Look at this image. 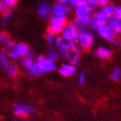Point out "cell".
<instances>
[{
  "instance_id": "cell-1",
  "label": "cell",
  "mask_w": 121,
  "mask_h": 121,
  "mask_svg": "<svg viewBox=\"0 0 121 121\" xmlns=\"http://www.w3.org/2000/svg\"><path fill=\"white\" fill-rule=\"evenodd\" d=\"M79 34L77 43L82 49L88 50L94 43V35L90 31H87L85 27H78Z\"/></svg>"
},
{
  "instance_id": "cell-2",
  "label": "cell",
  "mask_w": 121,
  "mask_h": 121,
  "mask_svg": "<svg viewBox=\"0 0 121 121\" xmlns=\"http://www.w3.org/2000/svg\"><path fill=\"white\" fill-rule=\"evenodd\" d=\"M66 27V17H52L49 23V31L54 34L62 32Z\"/></svg>"
},
{
  "instance_id": "cell-3",
  "label": "cell",
  "mask_w": 121,
  "mask_h": 121,
  "mask_svg": "<svg viewBox=\"0 0 121 121\" xmlns=\"http://www.w3.org/2000/svg\"><path fill=\"white\" fill-rule=\"evenodd\" d=\"M35 112V109L29 105L16 104L14 106V113L19 118H26L29 115H32Z\"/></svg>"
},
{
  "instance_id": "cell-4",
  "label": "cell",
  "mask_w": 121,
  "mask_h": 121,
  "mask_svg": "<svg viewBox=\"0 0 121 121\" xmlns=\"http://www.w3.org/2000/svg\"><path fill=\"white\" fill-rule=\"evenodd\" d=\"M91 17H92V22H91L90 27L93 30H97L99 26L106 24L109 20V18L101 10L93 13Z\"/></svg>"
},
{
  "instance_id": "cell-5",
  "label": "cell",
  "mask_w": 121,
  "mask_h": 121,
  "mask_svg": "<svg viewBox=\"0 0 121 121\" xmlns=\"http://www.w3.org/2000/svg\"><path fill=\"white\" fill-rule=\"evenodd\" d=\"M35 62L42 67L44 73L53 72V71L57 69L56 61L48 60V59H47L44 56H38L37 58H36V60H35Z\"/></svg>"
},
{
  "instance_id": "cell-6",
  "label": "cell",
  "mask_w": 121,
  "mask_h": 121,
  "mask_svg": "<svg viewBox=\"0 0 121 121\" xmlns=\"http://www.w3.org/2000/svg\"><path fill=\"white\" fill-rule=\"evenodd\" d=\"M97 33L98 35L100 36L102 39L106 41H108V42H111L114 37H115V33L112 30L109 25L106 23V24H104V25L99 26L98 29H97Z\"/></svg>"
},
{
  "instance_id": "cell-7",
  "label": "cell",
  "mask_w": 121,
  "mask_h": 121,
  "mask_svg": "<svg viewBox=\"0 0 121 121\" xmlns=\"http://www.w3.org/2000/svg\"><path fill=\"white\" fill-rule=\"evenodd\" d=\"M58 49L61 57L65 60H67V61H68V60L70 61V60L73 57L72 56V55H73V53H72V48H71L70 44L64 41Z\"/></svg>"
},
{
  "instance_id": "cell-8",
  "label": "cell",
  "mask_w": 121,
  "mask_h": 121,
  "mask_svg": "<svg viewBox=\"0 0 121 121\" xmlns=\"http://www.w3.org/2000/svg\"><path fill=\"white\" fill-rule=\"evenodd\" d=\"M94 56L102 60H108L112 56V50L106 47H99L94 50Z\"/></svg>"
},
{
  "instance_id": "cell-9",
  "label": "cell",
  "mask_w": 121,
  "mask_h": 121,
  "mask_svg": "<svg viewBox=\"0 0 121 121\" xmlns=\"http://www.w3.org/2000/svg\"><path fill=\"white\" fill-rule=\"evenodd\" d=\"M67 10H66L65 5L61 4L60 3H57L54 5L51 10V14L53 17H66L67 16Z\"/></svg>"
},
{
  "instance_id": "cell-10",
  "label": "cell",
  "mask_w": 121,
  "mask_h": 121,
  "mask_svg": "<svg viewBox=\"0 0 121 121\" xmlns=\"http://www.w3.org/2000/svg\"><path fill=\"white\" fill-rule=\"evenodd\" d=\"M59 73L62 76L65 77H70L76 73V68L72 64H63L60 68H59Z\"/></svg>"
},
{
  "instance_id": "cell-11",
  "label": "cell",
  "mask_w": 121,
  "mask_h": 121,
  "mask_svg": "<svg viewBox=\"0 0 121 121\" xmlns=\"http://www.w3.org/2000/svg\"><path fill=\"white\" fill-rule=\"evenodd\" d=\"M92 22V17L90 15H78L75 17L76 25L78 27H86L90 26Z\"/></svg>"
},
{
  "instance_id": "cell-12",
  "label": "cell",
  "mask_w": 121,
  "mask_h": 121,
  "mask_svg": "<svg viewBox=\"0 0 121 121\" xmlns=\"http://www.w3.org/2000/svg\"><path fill=\"white\" fill-rule=\"evenodd\" d=\"M109 27L113 30L114 33L117 35H121V20H116L114 18H110L107 22Z\"/></svg>"
},
{
  "instance_id": "cell-13",
  "label": "cell",
  "mask_w": 121,
  "mask_h": 121,
  "mask_svg": "<svg viewBox=\"0 0 121 121\" xmlns=\"http://www.w3.org/2000/svg\"><path fill=\"white\" fill-rule=\"evenodd\" d=\"M15 48H16V50L17 51V53H18V55L20 56V57H22V56H23V57H25V56H27V55L30 52L28 45L23 43H17L15 46Z\"/></svg>"
},
{
  "instance_id": "cell-14",
  "label": "cell",
  "mask_w": 121,
  "mask_h": 121,
  "mask_svg": "<svg viewBox=\"0 0 121 121\" xmlns=\"http://www.w3.org/2000/svg\"><path fill=\"white\" fill-rule=\"evenodd\" d=\"M49 11H50V7L48 3L45 1L41 3L38 8V14L43 18H46L49 14Z\"/></svg>"
},
{
  "instance_id": "cell-15",
  "label": "cell",
  "mask_w": 121,
  "mask_h": 121,
  "mask_svg": "<svg viewBox=\"0 0 121 121\" xmlns=\"http://www.w3.org/2000/svg\"><path fill=\"white\" fill-rule=\"evenodd\" d=\"M93 11V9L88 4L80 6V7L75 8V14L78 15H91Z\"/></svg>"
},
{
  "instance_id": "cell-16",
  "label": "cell",
  "mask_w": 121,
  "mask_h": 121,
  "mask_svg": "<svg viewBox=\"0 0 121 121\" xmlns=\"http://www.w3.org/2000/svg\"><path fill=\"white\" fill-rule=\"evenodd\" d=\"M61 37L63 38V40L65 41V42H67V43H68L69 44L75 43L73 41V35L71 34V31L69 30V28H68V27H65V29L62 30V32H61Z\"/></svg>"
},
{
  "instance_id": "cell-17",
  "label": "cell",
  "mask_w": 121,
  "mask_h": 121,
  "mask_svg": "<svg viewBox=\"0 0 121 121\" xmlns=\"http://www.w3.org/2000/svg\"><path fill=\"white\" fill-rule=\"evenodd\" d=\"M44 73L43 70V68L39 64L35 62L34 64V66L32 67V68L29 71V75L30 76H40Z\"/></svg>"
},
{
  "instance_id": "cell-18",
  "label": "cell",
  "mask_w": 121,
  "mask_h": 121,
  "mask_svg": "<svg viewBox=\"0 0 121 121\" xmlns=\"http://www.w3.org/2000/svg\"><path fill=\"white\" fill-rule=\"evenodd\" d=\"M21 64L23 66V68L27 71H30L32 67L34 66L35 62H34V59L30 58V57H28V56H25L23 57L22 61H21Z\"/></svg>"
},
{
  "instance_id": "cell-19",
  "label": "cell",
  "mask_w": 121,
  "mask_h": 121,
  "mask_svg": "<svg viewBox=\"0 0 121 121\" xmlns=\"http://www.w3.org/2000/svg\"><path fill=\"white\" fill-rule=\"evenodd\" d=\"M5 73L8 76L10 77H14L18 73V68L16 64H9V65L5 68Z\"/></svg>"
},
{
  "instance_id": "cell-20",
  "label": "cell",
  "mask_w": 121,
  "mask_h": 121,
  "mask_svg": "<svg viewBox=\"0 0 121 121\" xmlns=\"http://www.w3.org/2000/svg\"><path fill=\"white\" fill-rule=\"evenodd\" d=\"M68 28L71 31V34L73 35V41L77 43V39H78V34H79V29H78V26L76 25L75 23H73V22H71L69 23L68 24Z\"/></svg>"
},
{
  "instance_id": "cell-21",
  "label": "cell",
  "mask_w": 121,
  "mask_h": 121,
  "mask_svg": "<svg viewBox=\"0 0 121 121\" xmlns=\"http://www.w3.org/2000/svg\"><path fill=\"white\" fill-rule=\"evenodd\" d=\"M113 10H114V7L112 6V4H106L105 6L102 7L101 9V11L105 14V15L107 17L110 19V18L112 17V14H113Z\"/></svg>"
},
{
  "instance_id": "cell-22",
  "label": "cell",
  "mask_w": 121,
  "mask_h": 121,
  "mask_svg": "<svg viewBox=\"0 0 121 121\" xmlns=\"http://www.w3.org/2000/svg\"><path fill=\"white\" fill-rule=\"evenodd\" d=\"M9 57L5 53L0 51V68H4L9 65Z\"/></svg>"
},
{
  "instance_id": "cell-23",
  "label": "cell",
  "mask_w": 121,
  "mask_h": 121,
  "mask_svg": "<svg viewBox=\"0 0 121 121\" xmlns=\"http://www.w3.org/2000/svg\"><path fill=\"white\" fill-rule=\"evenodd\" d=\"M59 55L57 53V51L55 50V49H49L47 52V55H46V58L50 60H53V61H56V60H59Z\"/></svg>"
},
{
  "instance_id": "cell-24",
  "label": "cell",
  "mask_w": 121,
  "mask_h": 121,
  "mask_svg": "<svg viewBox=\"0 0 121 121\" xmlns=\"http://www.w3.org/2000/svg\"><path fill=\"white\" fill-rule=\"evenodd\" d=\"M70 45H71V48H72V53H73V56L80 57L81 53H82V48L77 44V43H71Z\"/></svg>"
},
{
  "instance_id": "cell-25",
  "label": "cell",
  "mask_w": 121,
  "mask_h": 121,
  "mask_svg": "<svg viewBox=\"0 0 121 121\" xmlns=\"http://www.w3.org/2000/svg\"><path fill=\"white\" fill-rule=\"evenodd\" d=\"M7 56L10 60H14V61H17V60H19V58H20V56L18 55L17 51L16 50L15 48H11V49H9Z\"/></svg>"
},
{
  "instance_id": "cell-26",
  "label": "cell",
  "mask_w": 121,
  "mask_h": 121,
  "mask_svg": "<svg viewBox=\"0 0 121 121\" xmlns=\"http://www.w3.org/2000/svg\"><path fill=\"white\" fill-rule=\"evenodd\" d=\"M68 4L71 5V7L77 8L87 4V0H69Z\"/></svg>"
},
{
  "instance_id": "cell-27",
  "label": "cell",
  "mask_w": 121,
  "mask_h": 121,
  "mask_svg": "<svg viewBox=\"0 0 121 121\" xmlns=\"http://www.w3.org/2000/svg\"><path fill=\"white\" fill-rule=\"evenodd\" d=\"M120 75H121V70L119 69V68H114L113 70H112V72L111 73V75H110V77H111V79L112 80V81H119V78H120Z\"/></svg>"
},
{
  "instance_id": "cell-28",
  "label": "cell",
  "mask_w": 121,
  "mask_h": 121,
  "mask_svg": "<svg viewBox=\"0 0 121 121\" xmlns=\"http://www.w3.org/2000/svg\"><path fill=\"white\" fill-rule=\"evenodd\" d=\"M112 18L116 20H121V5H118L116 7H114Z\"/></svg>"
},
{
  "instance_id": "cell-29",
  "label": "cell",
  "mask_w": 121,
  "mask_h": 121,
  "mask_svg": "<svg viewBox=\"0 0 121 121\" xmlns=\"http://www.w3.org/2000/svg\"><path fill=\"white\" fill-rule=\"evenodd\" d=\"M56 34H54L52 32H49L47 34V36H46V41H47V43L48 45H54V43H55V40H56Z\"/></svg>"
},
{
  "instance_id": "cell-30",
  "label": "cell",
  "mask_w": 121,
  "mask_h": 121,
  "mask_svg": "<svg viewBox=\"0 0 121 121\" xmlns=\"http://www.w3.org/2000/svg\"><path fill=\"white\" fill-rule=\"evenodd\" d=\"M2 1H3V3H4V4L6 9L12 8L13 6L16 4V3H17V0H2Z\"/></svg>"
},
{
  "instance_id": "cell-31",
  "label": "cell",
  "mask_w": 121,
  "mask_h": 121,
  "mask_svg": "<svg viewBox=\"0 0 121 121\" xmlns=\"http://www.w3.org/2000/svg\"><path fill=\"white\" fill-rule=\"evenodd\" d=\"M10 16H11V13H10V11H9V10H6V11L4 12V15H3V17H2L3 24H6L8 20L10 19Z\"/></svg>"
},
{
  "instance_id": "cell-32",
  "label": "cell",
  "mask_w": 121,
  "mask_h": 121,
  "mask_svg": "<svg viewBox=\"0 0 121 121\" xmlns=\"http://www.w3.org/2000/svg\"><path fill=\"white\" fill-rule=\"evenodd\" d=\"M78 82L80 86H83L84 84H85V82H86V74H85L84 72H81L80 73L78 78Z\"/></svg>"
},
{
  "instance_id": "cell-33",
  "label": "cell",
  "mask_w": 121,
  "mask_h": 121,
  "mask_svg": "<svg viewBox=\"0 0 121 121\" xmlns=\"http://www.w3.org/2000/svg\"><path fill=\"white\" fill-rule=\"evenodd\" d=\"M63 42H64V40H63V38L61 37V36H58V37H56V40H55V43H54V46H55V48H59L60 47V45L62 44Z\"/></svg>"
},
{
  "instance_id": "cell-34",
  "label": "cell",
  "mask_w": 121,
  "mask_h": 121,
  "mask_svg": "<svg viewBox=\"0 0 121 121\" xmlns=\"http://www.w3.org/2000/svg\"><path fill=\"white\" fill-rule=\"evenodd\" d=\"M9 40V35L7 33H0V43H5Z\"/></svg>"
},
{
  "instance_id": "cell-35",
  "label": "cell",
  "mask_w": 121,
  "mask_h": 121,
  "mask_svg": "<svg viewBox=\"0 0 121 121\" xmlns=\"http://www.w3.org/2000/svg\"><path fill=\"white\" fill-rule=\"evenodd\" d=\"M87 4L89 6H91L93 9L99 6V0H87Z\"/></svg>"
},
{
  "instance_id": "cell-36",
  "label": "cell",
  "mask_w": 121,
  "mask_h": 121,
  "mask_svg": "<svg viewBox=\"0 0 121 121\" xmlns=\"http://www.w3.org/2000/svg\"><path fill=\"white\" fill-rule=\"evenodd\" d=\"M70 64H72L73 66L76 67L80 64V57H77V56H73L72 59L70 60Z\"/></svg>"
},
{
  "instance_id": "cell-37",
  "label": "cell",
  "mask_w": 121,
  "mask_h": 121,
  "mask_svg": "<svg viewBox=\"0 0 121 121\" xmlns=\"http://www.w3.org/2000/svg\"><path fill=\"white\" fill-rule=\"evenodd\" d=\"M110 43H112V45H113V46H115V47H119V46L121 45V41H120V39L119 38H118V37H115L112 39V40L110 42Z\"/></svg>"
},
{
  "instance_id": "cell-38",
  "label": "cell",
  "mask_w": 121,
  "mask_h": 121,
  "mask_svg": "<svg viewBox=\"0 0 121 121\" xmlns=\"http://www.w3.org/2000/svg\"><path fill=\"white\" fill-rule=\"evenodd\" d=\"M5 46H6V48H8V49H11V48H15V42L12 40H9L7 41L6 43H5Z\"/></svg>"
},
{
  "instance_id": "cell-39",
  "label": "cell",
  "mask_w": 121,
  "mask_h": 121,
  "mask_svg": "<svg viewBox=\"0 0 121 121\" xmlns=\"http://www.w3.org/2000/svg\"><path fill=\"white\" fill-rule=\"evenodd\" d=\"M108 2L109 0H99V6H105V5L108 4Z\"/></svg>"
},
{
  "instance_id": "cell-40",
  "label": "cell",
  "mask_w": 121,
  "mask_h": 121,
  "mask_svg": "<svg viewBox=\"0 0 121 121\" xmlns=\"http://www.w3.org/2000/svg\"><path fill=\"white\" fill-rule=\"evenodd\" d=\"M5 9H6V8H5V6H4V4L3 1H1V0H0V11H4Z\"/></svg>"
},
{
  "instance_id": "cell-41",
  "label": "cell",
  "mask_w": 121,
  "mask_h": 121,
  "mask_svg": "<svg viewBox=\"0 0 121 121\" xmlns=\"http://www.w3.org/2000/svg\"><path fill=\"white\" fill-rule=\"evenodd\" d=\"M68 1L69 0H58V3H60V4H61L63 5H66L68 4Z\"/></svg>"
},
{
  "instance_id": "cell-42",
  "label": "cell",
  "mask_w": 121,
  "mask_h": 121,
  "mask_svg": "<svg viewBox=\"0 0 121 121\" xmlns=\"http://www.w3.org/2000/svg\"><path fill=\"white\" fill-rule=\"evenodd\" d=\"M21 121H30V119H29L28 118L26 117V118H23V119H22Z\"/></svg>"
}]
</instances>
